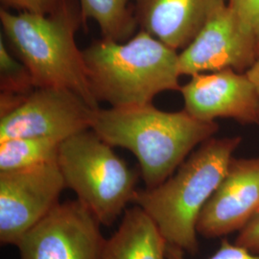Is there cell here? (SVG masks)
I'll use <instances>...</instances> for the list:
<instances>
[{"label":"cell","mask_w":259,"mask_h":259,"mask_svg":"<svg viewBox=\"0 0 259 259\" xmlns=\"http://www.w3.org/2000/svg\"><path fill=\"white\" fill-rule=\"evenodd\" d=\"M219 129L184 110L161 111L152 104L98 110L92 130L112 147L127 149L139 161L146 188L160 185L197 146Z\"/></svg>","instance_id":"6da1fadb"},{"label":"cell","mask_w":259,"mask_h":259,"mask_svg":"<svg viewBox=\"0 0 259 259\" xmlns=\"http://www.w3.org/2000/svg\"><path fill=\"white\" fill-rule=\"evenodd\" d=\"M0 23L10 49L27 67L36 88L69 90L99 110L76 44L77 31L85 27L79 0H65L49 15L1 8Z\"/></svg>","instance_id":"7a4b0ae2"},{"label":"cell","mask_w":259,"mask_h":259,"mask_svg":"<svg viewBox=\"0 0 259 259\" xmlns=\"http://www.w3.org/2000/svg\"><path fill=\"white\" fill-rule=\"evenodd\" d=\"M241 138H211L160 185L138 190L134 201L154 221L169 246L198 251L197 225L222 182Z\"/></svg>","instance_id":"3957f363"},{"label":"cell","mask_w":259,"mask_h":259,"mask_svg":"<svg viewBox=\"0 0 259 259\" xmlns=\"http://www.w3.org/2000/svg\"><path fill=\"white\" fill-rule=\"evenodd\" d=\"M83 56L94 97L111 108L148 105L181 89L179 53L144 30L122 42L97 40Z\"/></svg>","instance_id":"277c9868"},{"label":"cell","mask_w":259,"mask_h":259,"mask_svg":"<svg viewBox=\"0 0 259 259\" xmlns=\"http://www.w3.org/2000/svg\"><path fill=\"white\" fill-rule=\"evenodd\" d=\"M112 148L94 131L87 130L64 140L57 159L65 186L105 226L126 211L138 191L137 173Z\"/></svg>","instance_id":"5b68a950"},{"label":"cell","mask_w":259,"mask_h":259,"mask_svg":"<svg viewBox=\"0 0 259 259\" xmlns=\"http://www.w3.org/2000/svg\"><path fill=\"white\" fill-rule=\"evenodd\" d=\"M65 183L58 161L0 172V243L19 241L59 203Z\"/></svg>","instance_id":"8992f818"},{"label":"cell","mask_w":259,"mask_h":259,"mask_svg":"<svg viewBox=\"0 0 259 259\" xmlns=\"http://www.w3.org/2000/svg\"><path fill=\"white\" fill-rule=\"evenodd\" d=\"M95 112L69 90L36 88L16 110L0 117V141L17 138L64 141L92 129Z\"/></svg>","instance_id":"52a82bcc"},{"label":"cell","mask_w":259,"mask_h":259,"mask_svg":"<svg viewBox=\"0 0 259 259\" xmlns=\"http://www.w3.org/2000/svg\"><path fill=\"white\" fill-rule=\"evenodd\" d=\"M100 225L78 200L59 204L19 241V259H101Z\"/></svg>","instance_id":"ba28073f"},{"label":"cell","mask_w":259,"mask_h":259,"mask_svg":"<svg viewBox=\"0 0 259 259\" xmlns=\"http://www.w3.org/2000/svg\"><path fill=\"white\" fill-rule=\"evenodd\" d=\"M258 57L256 42L227 3L179 54L180 72L190 77L227 68L246 72Z\"/></svg>","instance_id":"9c48e42d"},{"label":"cell","mask_w":259,"mask_h":259,"mask_svg":"<svg viewBox=\"0 0 259 259\" xmlns=\"http://www.w3.org/2000/svg\"><path fill=\"white\" fill-rule=\"evenodd\" d=\"M185 111L198 120L232 118L259 124V96L246 72L231 68L191 76L179 91Z\"/></svg>","instance_id":"30bf717a"},{"label":"cell","mask_w":259,"mask_h":259,"mask_svg":"<svg viewBox=\"0 0 259 259\" xmlns=\"http://www.w3.org/2000/svg\"><path fill=\"white\" fill-rule=\"evenodd\" d=\"M259 211V157H232L200 215L198 233L217 238L241 230Z\"/></svg>","instance_id":"8fae6325"},{"label":"cell","mask_w":259,"mask_h":259,"mask_svg":"<svg viewBox=\"0 0 259 259\" xmlns=\"http://www.w3.org/2000/svg\"><path fill=\"white\" fill-rule=\"evenodd\" d=\"M141 30L183 50L228 0H131Z\"/></svg>","instance_id":"7c38bea8"},{"label":"cell","mask_w":259,"mask_h":259,"mask_svg":"<svg viewBox=\"0 0 259 259\" xmlns=\"http://www.w3.org/2000/svg\"><path fill=\"white\" fill-rule=\"evenodd\" d=\"M166 241L139 205L126 210L118 230L106 239L101 259H167Z\"/></svg>","instance_id":"4fadbf2b"},{"label":"cell","mask_w":259,"mask_h":259,"mask_svg":"<svg viewBox=\"0 0 259 259\" xmlns=\"http://www.w3.org/2000/svg\"><path fill=\"white\" fill-rule=\"evenodd\" d=\"M131 0H79L87 26L88 20L95 21L102 38L126 41L135 35L139 26Z\"/></svg>","instance_id":"5bb4252c"},{"label":"cell","mask_w":259,"mask_h":259,"mask_svg":"<svg viewBox=\"0 0 259 259\" xmlns=\"http://www.w3.org/2000/svg\"><path fill=\"white\" fill-rule=\"evenodd\" d=\"M63 141L17 138L0 141V172L17 171L56 161Z\"/></svg>","instance_id":"9a60e30c"},{"label":"cell","mask_w":259,"mask_h":259,"mask_svg":"<svg viewBox=\"0 0 259 259\" xmlns=\"http://www.w3.org/2000/svg\"><path fill=\"white\" fill-rule=\"evenodd\" d=\"M0 89L1 93L27 97L34 92L36 85L27 67L0 39Z\"/></svg>","instance_id":"2e32d148"},{"label":"cell","mask_w":259,"mask_h":259,"mask_svg":"<svg viewBox=\"0 0 259 259\" xmlns=\"http://www.w3.org/2000/svg\"><path fill=\"white\" fill-rule=\"evenodd\" d=\"M228 4L259 49V0H228Z\"/></svg>","instance_id":"e0dca14e"},{"label":"cell","mask_w":259,"mask_h":259,"mask_svg":"<svg viewBox=\"0 0 259 259\" xmlns=\"http://www.w3.org/2000/svg\"><path fill=\"white\" fill-rule=\"evenodd\" d=\"M167 259H185L184 251L168 245ZM207 259H259V253L251 252L235 242L231 243L225 239L220 248Z\"/></svg>","instance_id":"ac0fdd59"},{"label":"cell","mask_w":259,"mask_h":259,"mask_svg":"<svg viewBox=\"0 0 259 259\" xmlns=\"http://www.w3.org/2000/svg\"><path fill=\"white\" fill-rule=\"evenodd\" d=\"M64 1L65 0H0L4 9L38 15H49L54 13Z\"/></svg>","instance_id":"d6986e66"},{"label":"cell","mask_w":259,"mask_h":259,"mask_svg":"<svg viewBox=\"0 0 259 259\" xmlns=\"http://www.w3.org/2000/svg\"><path fill=\"white\" fill-rule=\"evenodd\" d=\"M235 243L254 253H259V211L242 230Z\"/></svg>","instance_id":"ffe728a7"},{"label":"cell","mask_w":259,"mask_h":259,"mask_svg":"<svg viewBox=\"0 0 259 259\" xmlns=\"http://www.w3.org/2000/svg\"><path fill=\"white\" fill-rule=\"evenodd\" d=\"M246 74L248 75L251 83H253L259 96V57L254 62V64L246 71Z\"/></svg>","instance_id":"44dd1931"}]
</instances>
